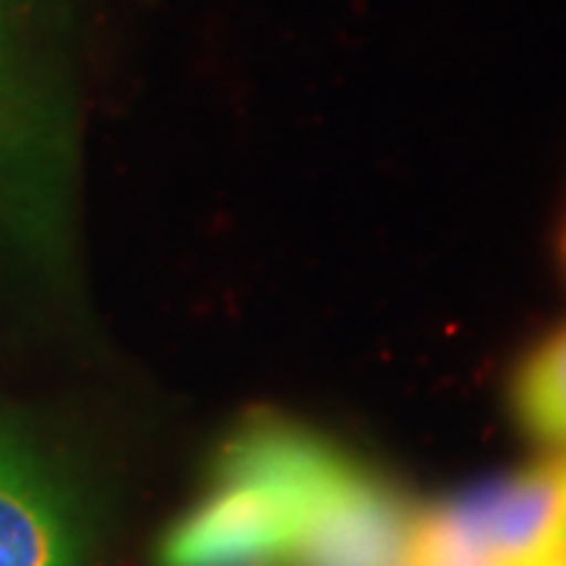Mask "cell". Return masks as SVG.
I'll return each mask as SVG.
<instances>
[{"instance_id": "cell-1", "label": "cell", "mask_w": 566, "mask_h": 566, "mask_svg": "<svg viewBox=\"0 0 566 566\" xmlns=\"http://www.w3.org/2000/svg\"><path fill=\"white\" fill-rule=\"evenodd\" d=\"M346 460L286 424L223 447L211 488L167 532L161 566H286Z\"/></svg>"}, {"instance_id": "cell-5", "label": "cell", "mask_w": 566, "mask_h": 566, "mask_svg": "<svg viewBox=\"0 0 566 566\" xmlns=\"http://www.w3.org/2000/svg\"><path fill=\"white\" fill-rule=\"evenodd\" d=\"M513 397L528 431L566 453V331L523 365Z\"/></svg>"}, {"instance_id": "cell-6", "label": "cell", "mask_w": 566, "mask_h": 566, "mask_svg": "<svg viewBox=\"0 0 566 566\" xmlns=\"http://www.w3.org/2000/svg\"><path fill=\"white\" fill-rule=\"evenodd\" d=\"M532 566H566V547H560L557 554H551V557H545V560H538V564Z\"/></svg>"}, {"instance_id": "cell-2", "label": "cell", "mask_w": 566, "mask_h": 566, "mask_svg": "<svg viewBox=\"0 0 566 566\" xmlns=\"http://www.w3.org/2000/svg\"><path fill=\"white\" fill-rule=\"evenodd\" d=\"M485 566H532L566 547V457L438 504Z\"/></svg>"}, {"instance_id": "cell-3", "label": "cell", "mask_w": 566, "mask_h": 566, "mask_svg": "<svg viewBox=\"0 0 566 566\" xmlns=\"http://www.w3.org/2000/svg\"><path fill=\"white\" fill-rule=\"evenodd\" d=\"M412 510L346 460L286 566H403Z\"/></svg>"}, {"instance_id": "cell-4", "label": "cell", "mask_w": 566, "mask_h": 566, "mask_svg": "<svg viewBox=\"0 0 566 566\" xmlns=\"http://www.w3.org/2000/svg\"><path fill=\"white\" fill-rule=\"evenodd\" d=\"M80 532L41 465L0 428V566H80Z\"/></svg>"}]
</instances>
